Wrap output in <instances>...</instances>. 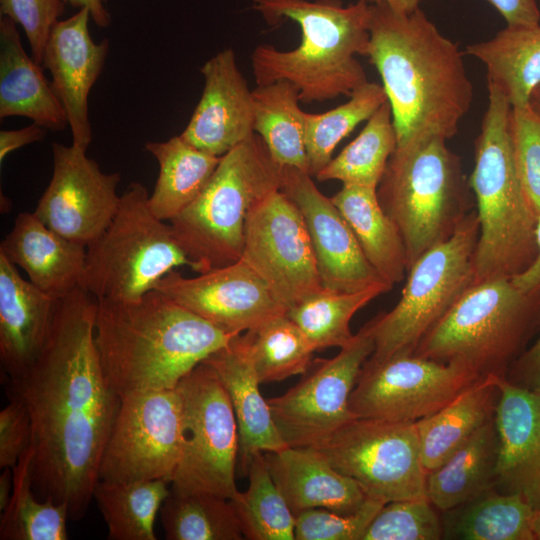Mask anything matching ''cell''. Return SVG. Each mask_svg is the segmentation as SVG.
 <instances>
[{"label": "cell", "mask_w": 540, "mask_h": 540, "mask_svg": "<svg viewBox=\"0 0 540 540\" xmlns=\"http://www.w3.org/2000/svg\"><path fill=\"white\" fill-rule=\"evenodd\" d=\"M97 299L78 287L57 300L37 359L7 378L31 421V477L38 499L80 520L93 499L120 397L108 385L95 343Z\"/></svg>", "instance_id": "6da1fadb"}, {"label": "cell", "mask_w": 540, "mask_h": 540, "mask_svg": "<svg viewBox=\"0 0 540 540\" xmlns=\"http://www.w3.org/2000/svg\"><path fill=\"white\" fill-rule=\"evenodd\" d=\"M367 56L391 106L397 146L428 136L449 140L468 113L474 89L457 43L425 13L370 4Z\"/></svg>", "instance_id": "7a4b0ae2"}, {"label": "cell", "mask_w": 540, "mask_h": 540, "mask_svg": "<svg viewBox=\"0 0 540 540\" xmlns=\"http://www.w3.org/2000/svg\"><path fill=\"white\" fill-rule=\"evenodd\" d=\"M233 337L155 289L135 301L97 300L96 348L120 398L176 388Z\"/></svg>", "instance_id": "3957f363"}, {"label": "cell", "mask_w": 540, "mask_h": 540, "mask_svg": "<svg viewBox=\"0 0 540 540\" xmlns=\"http://www.w3.org/2000/svg\"><path fill=\"white\" fill-rule=\"evenodd\" d=\"M267 24L296 22L301 42L288 51L260 44L251 54L257 85L285 80L299 90L303 103L349 97L366 83L356 59L367 56L370 4L363 0L343 5L340 0H252Z\"/></svg>", "instance_id": "277c9868"}, {"label": "cell", "mask_w": 540, "mask_h": 540, "mask_svg": "<svg viewBox=\"0 0 540 540\" xmlns=\"http://www.w3.org/2000/svg\"><path fill=\"white\" fill-rule=\"evenodd\" d=\"M487 88L488 104L468 178L479 221L475 283L513 278L528 269L537 256L538 216L526 199L515 165L511 105L497 89Z\"/></svg>", "instance_id": "5b68a950"}, {"label": "cell", "mask_w": 540, "mask_h": 540, "mask_svg": "<svg viewBox=\"0 0 540 540\" xmlns=\"http://www.w3.org/2000/svg\"><path fill=\"white\" fill-rule=\"evenodd\" d=\"M446 142L428 136L397 146L377 187L382 208L402 236L408 268L449 239L471 212L472 190Z\"/></svg>", "instance_id": "8992f818"}, {"label": "cell", "mask_w": 540, "mask_h": 540, "mask_svg": "<svg viewBox=\"0 0 540 540\" xmlns=\"http://www.w3.org/2000/svg\"><path fill=\"white\" fill-rule=\"evenodd\" d=\"M281 183L282 166L256 133L221 156L203 191L169 221L191 269L203 273L238 261L250 209Z\"/></svg>", "instance_id": "52a82bcc"}, {"label": "cell", "mask_w": 540, "mask_h": 540, "mask_svg": "<svg viewBox=\"0 0 540 540\" xmlns=\"http://www.w3.org/2000/svg\"><path fill=\"white\" fill-rule=\"evenodd\" d=\"M540 320V290L511 278L474 283L424 336L415 355L461 362L480 376H505L525 351Z\"/></svg>", "instance_id": "ba28073f"}, {"label": "cell", "mask_w": 540, "mask_h": 540, "mask_svg": "<svg viewBox=\"0 0 540 540\" xmlns=\"http://www.w3.org/2000/svg\"><path fill=\"white\" fill-rule=\"evenodd\" d=\"M180 266L191 262L170 224L151 211L146 187L132 182L110 224L86 247L83 288L97 300L135 301Z\"/></svg>", "instance_id": "9c48e42d"}, {"label": "cell", "mask_w": 540, "mask_h": 540, "mask_svg": "<svg viewBox=\"0 0 540 540\" xmlns=\"http://www.w3.org/2000/svg\"><path fill=\"white\" fill-rule=\"evenodd\" d=\"M479 237L476 211L453 235L424 252L407 270V281L395 307L370 322L380 361L413 354L424 336L475 283L474 255Z\"/></svg>", "instance_id": "30bf717a"}, {"label": "cell", "mask_w": 540, "mask_h": 540, "mask_svg": "<svg viewBox=\"0 0 540 540\" xmlns=\"http://www.w3.org/2000/svg\"><path fill=\"white\" fill-rule=\"evenodd\" d=\"M177 389L182 401V448L171 491L232 499L238 492L239 433L227 392L205 362L186 374Z\"/></svg>", "instance_id": "8fae6325"}, {"label": "cell", "mask_w": 540, "mask_h": 540, "mask_svg": "<svg viewBox=\"0 0 540 540\" xmlns=\"http://www.w3.org/2000/svg\"><path fill=\"white\" fill-rule=\"evenodd\" d=\"M384 503L427 497L415 422L355 418L311 446Z\"/></svg>", "instance_id": "7c38bea8"}, {"label": "cell", "mask_w": 540, "mask_h": 540, "mask_svg": "<svg viewBox=\"0 0 540 540\" xmlns=\"http://www.w3.org/2000/svg\"><path fill=\"white\" fill-rule=\"evenodd\" d=\"M181 448L182 401L177 387L123 396L102 454L98 481L171 483Z\"/></svg>", "instance_id": "4fadbf2b"}, {"label": "cell", "mask_w": 540, "mask_h": 540, "mask_svg": "<svg viewBox=\"0 0 540 540\" xmlns=\"http://www.w3.org/2000/svg\"><path fill=\"white\" fill-rule=\"evenodd\" d=\"M481 377L464 363L415 354L368 358L349 407L356 418L416 422L442 409Z\"/></svg>", "instance_id": "5bb4252c"}, {"label": "cell", "mask_w": 540, "mask_h": 540, "mask_svg": "<svg viewBox=\"0 0 540 540\" xmlns=\"http://www.w3.org/2000/svg\"><path fill=\"white\" fill-rule=\"evenodd\" d=\"M240 259L287 311L325 289L305 220L280 189L250 209Z\"/></svg>", "instance_id": "9a60e30c"}, {"label": "cell", "mask_w": 540, "mask_h": 540, "mask_svg": "<svg viewBox=\"0 0 540 540\" xmlns=\"http://www.w3.org/2000/svg\"><path fill=\"white\" fill-rule=\"evenodd\" d=\"M340 352L286 393L267 399L274 423L289 447L314 446L355 419L349 399L365 361L375 349L371 322Z\"/></svg>", "instance_id": "2e32d148"}, {"label": "cell", "mask_w": 540, "mask_h": 540, "mask_svg": "<svg viewBox=\"0 0 540 540\" xmlns=\"http://www.w3.org/2000/svg\"><path fill=\"white\" fill-rule=\"evenodd\" d=\"M53 172L33 212L48 228L87 247L110 224L120 173H104L86 149L52 144Z\"/></svg>", "instance_id": "e0dca14e"}, {"label": "cell", "mask_w": 540, "mask_h": 540, "mask_svg": "<svg viewBox=\"0 0 540 540\" xmlns=\"http://www.w3.org/2000/svg\"><path fill=\"white\" fill-rule=\"evenodd\" d=\"M154 289L233 336L287 313L241 259L192 278L174 269Z\"/></svg>", "instance_id": "ac0fdd59"}, {"label": "cell", "mask_w": 540, "mask_h": 540, "mask_svg": "<svg viewBox=\"0 0 540 540\" xmlns=\"http://www.w3.org/2000/svg\"><path fill=\"white\" fill-rule=\"evenodd\" d=\"M311 177L298 168L282 166L280 190L305 220L324 288L342 293L375 286L391 290L393 285L372 267L339 209Z\"/></svg>", "instance_id": "d6986e66"}, {"label": "cell", "mask_w": 540, "mask_h": 540, "mask_svg": "<svg viewBox=\"0 0 540 540\" xmlns=\"http://www.w3.org/2000/svg\"><path fill=\"white\" fill-rule=\"evenodd\" d=\"M87 8L53 26L41 65L52 76V88L61 102L71 129L72 144L88 148L92 130L88 117V95L103 69L109 41L96 43L90 36Z\"/></svg>", "instance_id": "ffe728a7"}, {"label": "cell", "mask_w": 540, "mask_h": 540, "mask_svg": "<svg viewBox=\"0 0 540 540\" xmlns=\"http://www.w3.org/2000/svg\"><path fill=\"white\" fill-rule=\"evenodd\" d=\"M200 71L202 95L180 136L221 157L255 134L252 91L230 48L210 58Z\"/></svg>", "instance_id": "44dd1931"}, {"label": "cell", "mask_w": 540, "mask_h": 540, "mask_svg": "<svg viewBox=\"0 0 540 540\" xmlns=\"http://www.w3.org/2000/svg\"><path fill=\"white\" fill-rule=\"evenodd\" d=\"M494 421L498 434L495 489L518 494L540 508V396L497 376Z\"/></svg>", "instance_id": "7402d4cb"}, {"label": "cell", "mask_w": 540, "mask_h": 540, "mask_svg": "<svg viewBox=\"0 0 540 540\" xmlns=\"http://www.w3.org/2000/svg\"><path fill=\"white\" fill-rule=\"evenodd\" d=\"M0 253L55 300L83 287L86 247L51 230L34 213L18 214Z\"/></svg>", "instance_id": "603a6c76"}, {"label": "cell", "mask_w": 540, "mask_h": 540, "mask_svg": "<svg viewBox=\"0 0 540 540\" xmlns=\"http://www.w3.org/2000/svg\"><path fill=\"white\" fill-rule=\"evenodd\" d=\"M264 454L270 474L294 516L312 508L352 514L369 498L357 481L339 472L311 446H288Z\"/></svg>", "instance_id": "cb8c5ba5"}, {"label": "cell", "mask_w": 540, "mask_h": 540, "mask_svg": "<svg viewBox=\"0 0 540 540\" xmlns=\"http://www.w3.org/2000/svg\"><path fill=\"white\" fill-rule=\"evenodd\" d=\"M56 302L0 253V362L7 378L21 374L41 353Z\"/></svg>", "instance_id": "d4e9b609"}, {"label": "cell", "mask_w": 540, "mask_h": 540, "mask_svg": "<svg viewBox=\"0 0 540 540\" xmlns=\"http://www.w3.org/2000/svg\"><path fill=\"white\" fill-rule=\"evenodd\" d=\"M202 362L216 373L230 399L239 433V457L243 471L256 452H276L288 447L274 423L268 401L242 341L234 336Z\"/></svg>", "instance_id": "484cf974"}, {"label": "cell", "mask_w": 540, "mask_h": 540, "mask_svg": "<svg viewBox=\"0 0 540 540\" xmlns=\"http://www.w3.org/2000/svg\"><path fill=\"white\" fill-rule=\"evenodd\" d=\"M22 116L49 130L68 125L65 111L42 68L30 58L16 28L0 19V118Z\"/></svg>", "instance_id": "4316f807"}, {"label": "cell", "mask_w": 540, "mask_h": 540, "mask_svg": "<svg viewBox=\"0 0 540 540\" xmlns=\"http://www.w3.org/2000/svg\"><path fill=\"white\" fill-rule=\"evenodd\" d=\"M465 53L486 68L487 87L501 92L512 108L529 104L540 85V25H507L493 38L470 44Z\"/></svg>", "instance_id": "83f0119b"}, {"label": "cell", "mask_w": 540, "mask_h": 540, "mask_svg": "<svg viewBox=\"0 0 540 540\" xmlns=\"http://www.w3.org/2000/svg\"><path fill=\"white\" fill-rule=\"evenodd\" d=\"M496 378L481 377L442 409L415 422L422 462L428 473L494 418L500 395Z\"/></svg>", "instance_id": "f1b7e54d"}, {"label": "cell", "mask_w": 540, "mask_h": 540, "mask_svg": "<svg viewBox=\"0 0 540 540\" xmlns=\"http://www.w3.org/2000/svg\"><path fill=\"white\" fill-rule=\"evenodd\" d=\"M498 434L494 418L427 475V497L449 512L495 488Z\"/></svg>", "instance_id": "f546056e"}, {"label": "cell", "mask_w": 540, "mask_h": 540, "mask_svg": "<svg viewBox=\"0 0 540 540\" xmlns=\"http://www.w3.org/2000/svg\"><path fill=\"white\" fill-rule=\"evenodd\" d=\"M331 200L372 267L390 284L401 282L408 270L405 245L396 224L380 204L377 188L342 185Z\"/></svg>", "instance_id": "4dcf8cb0"}, {"label": "cell", "mask_w": 540, "mask_h": 540, "mask_svg": "<svg viewBox=\"0 0 540 540\" xmlns=\"http://www.w3.org/2000/svg\"><path fill=\"white\" fill-rule=\"evenodd\" d=\"M145 150L159 164L149 207L164 221H170L197 198L221 159L193 146L180 135L167 141H148Z\"/></svg>", "instance_id": "1f68e13d"}, {"label": "cell", "mask_w": 540, "mask_h": 540, "mask_svg": "<svg viewBox=\"0 0 540 540\" xmlns=\"http://www.w3.org/2000/svg\"><path fill=\"white\" fill-rule=\"evenodd\" d=\"M254 132L264 141L272 159L308 173L305 114L299 107V90L281 80L252 90Z\"/></svg>", "instance_id": "d6a6232c"}, {"label": "cell", "mask_w": 540, "mask_h": 540, "mask_svg": "<svg viewBox=\"0 0 540 540\" xmlns=\"http://www.w3.org/2000/svg\"><path fill=\"white\" fill-rule=\"evenodd\" d=\"M165 480L98 481L93 499L111 540H156L154 523L170 493Z\"/></svg>", "instance_id": "836d02e7"}, {"label": "cell", "mask_w": 540, "mask_h": 540, "mask_svg": "<svg viewBox=\"0 0 540 540\" xmlns=\"http://www.w3.org/2000/svg\"><path fill=\"white\" fill-rule=\"evenodd\" d=\"M397 148L391 106L386 100L366 121L359 135L315 176L342 185L377 188L387 163Z\"/></svg>", "instance_id": "e575fe53"}, {"label": "cell", "mask_w": 540, "mask_h": 540, "mask_svg": "<svg viewBox=\"0 0 540 540\" xmlns=\"http://www.w3.org/2000/svg\"><path fill=\"white\" fill-rule=\"evenodd\" d=\"M245 472L247 490L230 499L244 538L294 540L295 516L270 474L264 452L252 455Z\"/></svg>", "instance_id": "d590c367"}, {"label": "cell", "mask_w": 540, "mask_h": 540, "mask_svg": "<svg viewBox=\"0 0 540 540\" xmlns=\"http://www.w3.org/2000/svg\"><path fill=\"white\" fill-rule=\"evenodd\" d=\"M449 524L453 538L464 540H536L535 510L518 494L491 489L456 508Z\"/></svg>", "instance_id": "8d00e7d4"}, {"label": "cell", "mask_w": 540, "mask_h": 540, "mask_svg": "<svg viewBox=\"0 0 540 540\" xmlns=\"http://www.w3.org/2000/svg\"><path fill=\"white\" fill-rule=\"evenodd\" d=\"M13 487L1 512V540H66L68 509L65 505L42 501L33 490L30 447L12 468Z\"/></svg>", "instance_id": "74e56055"}, {"label": "cell", "mask_w": 540, "mask_h": 540, "mask_svg": "<svg viewBox=\"0 0 540 540\" xmlns=\"http://www.w3.org/2000/svg\"><path fill=\"white\" fill-rule=\"evenodd\" d=\"M241 338L261 384L305 374L315 352L287 313L247 330Z\"/></svg>", "instance_id": "f35d334b"}, {"label": "cell", "mask_w": 540, "mask_h": 540, "mask_svg": "<svg viewBox=\"0 0 540 540\" xmlns=\"http://www.w3.org/2000/svg\"><path fill=\"white\" fill-rule=\"evenodd\" d=\"M168 540H241L244 538L230 499L207 493L170 490L160 509Z\"/></svg>", "instance_id": "ab89813d"}, {"label": "cell", "mask_w": 540, "mask_h": 540, "mask_svg": "<svg viewBox=\"0 0 540 540\" xmlns=\"http://www.w3.org/2000/svg\"><path fill=\"white\" fill-rule=\"evenodd\" d=\"M389 290L383 286L353 293L324 289L289 309L287 315L303 331L315 351L329 347L342 348L355 335L350 329L353 316Z\"/></svg>", "instance_id": "60d3db41"}, {"label": "cell", "mask_w": 540, "mask_h": 540, "mask_svg": "<svg viewBox=\"0 0 540 540\" xmlns=\"http://www.w3.org/2000/svg\"><path fill=\"white\" fill-rule=\"evenodd\" d=\"M386 100L383 86L367 81L353 91L347 102L324 113H306L308 174L316 176L333 158L339 142L367 121Z\"/></svg>", "instance_id": "b9f144b4"}, {"label": "cell", "mask_w": 540, "mask_h": 540, "mask_svg": "<svg viewBox=\"0 0 540 540\" xmlns=\"http://www.w3.org/2000/svg\"><path fill=\"white\" fill-rule=\"evenodd\" d=\"M444 524L428 497L391 501L372 519L361 540H438Z\"/></svg>", "instance_id": "7bdbcfd3"}, {"label": "cell", "mask_w": 540, "mask_h": 540, "mask_svg": "<svg viewBox=\"0 0 540 540\" xmlns=\"http://www.w3.org/2000/svg\"><path fill=\"white\" fill-rule=\"evenodd\" d=\"M510 134L523 192L532 210L540 216V114L529 104L511 107Z\"/></svg>", "instance_id": "ee69618b"}, {"label": "cell", "mask_w": 540, "mask_h": 540, "mask_svg": "<svg viewBox=\"0 0 540 540\" xmlns=\"http://www.w3.org/2000/svg\"><path fill=\"white\" fill-rule=\"evenodd\" d=\"M386 504L369 497L355 513L340 514L325 508H312L295 515L296 540H361L366 528Z\"/></svg>", "instance_id": "f6af8a7d"}, {"label": "cell", "mask_w": 540, "mask_h": 540, "mask_svg": "<svg viewBox=\"0 0 540 540\" xmlns=\"http://www.w3.org/2000/svg\"><path fill=\"white\" fill-rule=\"evenodd\" d=\"M63 0H0V14L21 25L29 41L32 58L41 65L53 26L63 14Z\"/></svg>", "instance_id": "bcb514c9"}, {"label": "cell", "mask_w": 540, "mask_h": 540, "mask_svg": "<svg viewBox=\"0 0 540 540\" xmlns=\"http://www.w3.org/2000/svg\"><path fill=\"white\" fill-rule=\"evenodd\" d=\"M0 412V468H13L19 457L30 447L32 428L25 405L9 397Z\"/></svg>", "instance_id": "7dc6e473"}, {"label": "cell", "mask_w": 540, "mask_h": 540, "mask_svg": "<svg viewBox=\"0 0 540 540\" xmlns=\"http://www.w3.org/2000/svg\"><path fill=\"white\" fill-rule=\"evenodd\" d=\"M506 378L527 389L535 390L540 387V337L514 362Z\"/></svg>", "instance_id": "c3c4849f"}, {"label": "cell", "mask_w": 540, "mask_h": 540, "mask_svg": "<svg viewBox=\"0 0 540 540\" xmlns=\"http://www.w3.org/2000/svg\"><path fill=\"white\" fill-rule=\"evenodd\" d=\"M502 15L507 25H536L540 10L536 0H487Z\"/></svg>", "instance_id": "681fc988"}, {"label": "cell", "mask_w": 540, "mask_h": 540, "mask_svg": "<svg viewBox=\"0 0 540 540\" xmlns=\"http://www.w3.org/2000/svg\"><path fill=\"white\" fill-rule=\"evenodd\" d=\"M47 130V128L35 123L17 130H1L0 162L2 163L11 152L27 144L42 141L47 134Z\"/></svg>", "instance_id": "f907efd6"}, {"label": "cell", "mask_w": 540, "mask_h": 540, "mask_svg": "<svg viewBox=\"0 0 540 540\" xmlns=\"http://www.w3.org/2000/svg\"><path fill=\"white\" fill-rule=\"evenodd\" d=\"M537 256L534 262L519 275L511 278L515 286L525 292L540 290V216L536 226Z\"/></svg>", "instance_id": "816d5d0a"}, {"label": "cell", "mask_w": 540, "mask_h": 540, "mask_svg": "<svg viewBox=\"0 0 540 540\" xmlns=\"http://www.w3.org/2000/svg\"><path fill=\"white\" fill-rule=\"evenodd\" d=\"M77 8H87L94 23L101 28H107L110 25L111 17L104 6L103 0H63Z\"/></svg>", "instance_id": "f5cc1de1"}, {"label": "cell", "mask_w": 540, "mask_h": 540, "mask_svg": "<svg viewBox=\"0 0 540 540\" xmlns=\"http://www.w3.org/2000/svg\"><path fill=\"white\" fill-rule=\"evenodd\" d=\"M13 487L12 468H4L0 476V511L8 505Z\"/></svg>", "instance_id": "db71d44e"}, {"label": "cell", "mask_w": 540, "mask_h": 540, "mask_svg": "<svg viewBox=\"0 0 540 540\" xmlns=\"http://www.w3.org/2000/svg\"><path fill=\"white\" fill-rule=\"evenodd\" d=\"M368 4L385 3L392 9L400 12L411 13L419 8L423 0H363Z\"/></svg>", "instance_id": "11a10c76"}, {"label": "cell", "mask_w": 540, "mask_h": 540, "mask_svg": "<svg viewBox=\"0 0 540 540\" xmlns=\"http://www.w3.org/2000/svg\"><path fill=\"white\" fill-rule=\"evenodd\" d=\"M529 105L535 112L540 114V85L533 91Z\"/></svg>", "instance_id": "9f6ffc18"}, {"label": "cell", "mask_w": 540, "mask_h": 540, "mask_svg": "<svg viewBox=\"0 0 540 540\" xmlns=\"http://www.w3.org/2000/svg\"><path fill=\"white\" fill-rule=\"evenodd\" d=\"M533 530L536 540H540V508L534 512Z\"/></svg>", "instance_id": "6f0895ef"}, {"label": "cell", "mask_w": 540, "mask_h": 540, "mask_svg": "<svg viewBox=\"0 0 540 540\" xmlns=\"http://www.w3.org/2000/svg\"><path fill=\"white\" fill-rule=\"evenodd\" d=\"M535 391H536V392L539 394V396H540V387L537 388V389H535Z\"/></svg>", "instance_id": "680465c9"}, {"label": "cell", "mask_w": 540, "mask_h": 540, "mask_svg": "<svg viewBox=\"0 0 540 540\" xmlns=\"http://www.w3.org/2000/svg\"><path fill=\"white\" fill-rule=\"evenodd\" d=\"M107 1H108V0H103L104 3L107 2Z\"/></svg>", "instance_id": "91938a15"}]
</instances>
